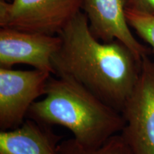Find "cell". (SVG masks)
I'll use <instances>...</instances> for the list:
<instances>
[{
	"label": "cell",
	"mask_w": 154,
	"mask_h": 154,
	"mask_svg": "<svg viewBox=\"0 0 154 154\" xmlns=\"http://www.w3.org/2000/svg\"><path fill=\"white\" fill-rule=\"evenodd\" d=\"M50 73L0 67V129L10 130L27 119L32 104L45 94Z\"/></svg>",
	"instance_id": "cell-5"
},
{
	"label": "cell",
	"mask_w": 154,
	"mask_h": 154,
	"mask_svg": "<svg viewBox=\"0 0 154 154\" xmlns=\"http://www.w3.org/2000/svg\"><path fill=\"white\" fill-rule=\"evenodd\" d=\"M126 18L130 27L151 46L154 51V16L125 9Z\"/></svg>",
	"instance_id": "cell-10"
},
{
	"label": "cell",
	"mask_w": 154,
	"mask_h": 154,
	"mask_svg": "<svg viewBox=\"0 0 154 154\" xmlns=\"http://www.w3.org/2000/svg\"><path fill=\"white\" fill-rule=\"evenodd\" d=\"M125 124L119 134L132 154H154V61L142 59L136 87L122 111Z\"/></svg>",
	"instance_id": "cell-4"
},
{
	"label": "cell",
	"mask_w": 154,
	"mask_h": 154,
	"mask_svg": "<svg viewBox=\"0 0 154 154\" xmlns=\"http://www.w3.org/2000/svg\"><path fill=\"white\" fill-rule=\"evenodd\" d=\"M82 10L97 39L103 42L118 40L140 59L151 54V49L140 43L130 30L123 0H84Z\"/></svg>",
	"instance_id": "cell-7"
},
{
	"label": "cell",
	"mask_w": 154,
	"mask_h": 154,
	"mask_svg": "<svg viewBox=\"0 0 154 154\" xmlns=\"http://www.w3.org/2000/svg\"><path fill=\"white\" fill-rule=\"evenodd\" d=\"M125 9L154 16V0H123Z\"/></svg>",
	"instance_id": "cell-11"
},
{
	"label": "cell",
	"mask_w": 154,
	"mask_h": 154,
	"mask_svg": "<svg viewBox=\"0 0 154 154\" xmlns=\"http://www.w3.org/2000/svg\"><path fill=\"white\" fill-rule=\"evenodd\" d=\"M59 35H48L15 29H0V67L26 64L54 75L53 57L61 45Z\"/></svg>",
	"instance_id": "cell-6"
},
{
	"label": "cell",
	"mask_w": 154,
	"mask_h": 154,
	"mask_svg": "<svg viewBox=\"0 0 154 154\" xmlns=\"http://www.w3.org/2000/svg\"><path fill=\"white\" fill-rule=\"evenodd\" d=\"M59 154H132L120 134L107 140L98 147H87L77 142L74 138L62 140Z\"/></svg>",
	"instance_id": "cell-9"
},
{
	"label": "cell",
	"mask_w": 154,
	"mask_h": 154,
	"mask_svg": "<svg viewBox=\"0 0 154 154\" xmlns=\"http://www.w3.org/2000/svg\"><path fill=\"white\" fill-rule=\"evenodd\" d=\"M27 118L58 125L72 133L83 146L98 147L120 134L125 121L122 113L70 77L52 75L44 99L32 104Z\"/></svg>",
	"instance_id": "cell-2"
},
{
	"label": "cell",
	"mask_w": 154,
	"mask_h": 154,
	"mask_svg": "<svg viewBox=\"0 0 154 154\" xmlns=\"http://www.w3.org/2000/svg\"><path fill=\"white\" fill-rule=\"evenodd\" d=\"M84 0L0 1V26L58 35L82 12Z\"/></svg>",
	"instance_id": "cell-3"
},
{
	"label": "cell",
	"mask_w": 154,
	"mask_h": 154,
	"mask_svg": "<svg viewBox=\"0 0 154 154\" xmlns=\"http://www.w3.org/2000/svg\"><path fill=\"white\" fill-rule=\"evenodd\" d=\"M61 141L51 126L27 118L17 128L0 131V154H59Z\"/></svg>",
	"instance_id": "cell-8"
},
{
	"label": "cell",
	"mask_w": 154,
	"mask_h": 154,
	"mask_svg": "<svg viewBox=\"0 0 154 154\" xmlns=\"http://www.w3.org/2000/svg\"><path fill=\"white\" fill-rule=\"evenodd\" d=\"M58 35L54 76L70 77L121 113L139 80L143 59L118 40L97 39L82 11Z\"/></svg>",
	"instance_id": "cell-1"
}]
</instances>
